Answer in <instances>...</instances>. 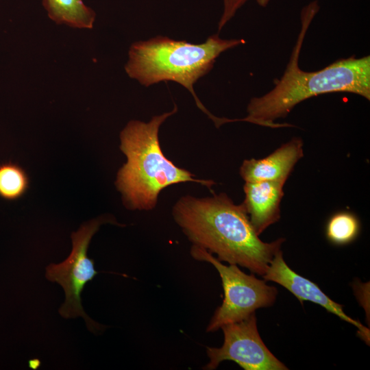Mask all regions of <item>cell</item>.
<instances>
[{
    "label": "cell",
    "instance_id": "obj_3",
    "mask_svg": "<svg viewBox=\"0 0 370 370\" xmlns=\"http://www.w3.org/2000/svg\"><path fill=\"white\" fill-rule=\"evenodd\" d=\"M177 111L175 105L171 111L156 115L147 123L130 121L121 131L120 149L127 162L119 170L115 184L127 209L153 210L160 193L173 184L193 182L210 189L215 184L211 180L195 178L192 173L169 160L162 151L160 127Z\"/></svg>",
    "mask_w": 370,
    "mask_h": 370
},
{
    "label": "cell",
    "instance_id": "obj_5",
    "mask_svg": "<svg viewBox=\"0 0 370 370\" xmlns=\"http://www.w3.org/2000/svg\"><path fill=\"white\" fill-rule=\"evenodd\" d=\"M190 254L198 261L213 265L221 279L224 297L212 317L207 332H215L225 324L239 321L254 313L257 309L273 305L278 289L254 273L246 274L236 264H223L213 254L192 245Z\"/></svg>",
    "mask_w": 370,
    "mask_h": 370
},
{
    "label": "cell",
    "instance_id": "obj_1",
    "mask_svg": "<svg viewBox=\"0 0 370 370\" xmlns=\"http://www.w3.org/2000/svg\"><path fill=\"white\" fill-rule=\"evenodd\" d=\"M173 218L192 245L202 248L221 262L236 264L263 275L285 241L263 242L254 230L243 204L225 194L198 198L181 197Z\"/></svg>",
    "mask_w": 370,
    "mask_h": 370
},
{
    "label": "cell",
    "instance_id": "obj_10",
    "mask_svg": "<svg viewBox=\"0 0 370 370\" xmlns=\"http://www.w3.org/2000/svg\"><path fill=\"white\" fill-rule=\"evenodd\" d=\"M284 184V182L273 181L245 183V199L242 204L258 236L280 220Z\"/></svg>",
    "mask_w": 370,
    "mask_h": 370
},
{
    "label": "cell",
    "instance_id": "obj_8",
    "mask_svg": "<svg viewBox=\"0 0 370 370\" xmlns=\"http://www.w3.org/2000/svg\"><path fill=\"white\" fill-rule=\"evenodd\" d=\"M262 277L265 281L275 282L286 288L301 303L309 301L319 304L341 319L354 325L358 329L361 337L367 343L369 341V330L347 315L343 306L332 300L317 284L293 271L284 261L281 250L275 254Z\"/></svg>",
    "mask_w": 370,
    "mask_h": 370
},
{
    "label": "cell",
    "instance_id": "obj_9",
    "mask_svg": "<svg viewBox=\"0 0 370 370\" xmlns=\"http://www.w3.org/2000/svg\"><path fill=\"white\" fill-rule=\"evenodd\" d=\"M304 143L294 137L261 159H246L239 169L245 182L273 181L286 183L297 162L304 156Z\"/></svg>",
    "mask_w": 370,
    "mask_h": 370
},
{
    "label": "cell",
    "instance_id": "obj_15",
    "mask_svg": "<svg viewBox=\"0 0 370 370\" xmlns=\"http://www.w3.org/2000/svg\"><path fill=\"white\" fill-rule=\"evenodd\" d=\"M271 0H256L257 3L261 7H266Z\"/></svg>",
    "mask_w": 370,
    "mask_h": 370
},
{
    "label": "cell",
    "instance_id": "obj_11",
    "mask_svg": "<svg viewBox=\"0 0 370 370\" xmlns=\"http://www.w3.org/2000/svg\"><path fill=\"white\" fill-rule=\"evenodd\" d=\"M48 16L58 25L91 29L96 14L82 0H42Z\"/></svg>",
    "mask_w": 370,
    "mask_h": 370
},
{
    "label": "cell",
    "instance_id": "obj_13",
    "mask_svg": "<svg viewBox=\"0 0 370 370\" xmlns=\"http://www.w3.org/2000/svg\"><path fill=\"white\" fill-rule=\"evenodd\" d=\"M29 187V177L25 171L16 163L0 164V197L6 200L21 197Z\"/></svg>",
    "mask_w": 370,
    "mask_h": 370
},
{
    "label": "cell",
    "instance_id": "obj_14",
    "mask_svg": "<svg viewBox=\"0 0 370 370\" xmlns=\"http://www.w3.org/2000/svg\"><path fill=\"white\" fill-rule=\"evenodd\" d=\"M248 0H222L223 12L218 23V29L219 32L227 23L234 17L237 11Z\"/></svg>",
    "mask_w": 370,
    "mask_h": 370
},
{
    "label": "cell",
    "instance_id": "obj_7",
    "mask_svg": "<svg viewBox=\"0 0 370 370\" xmlns=\"http://www.w3.org/2000/svg\"><path fill=\"white\" fill-rule=\"evenodd\" d=\"M220 329L223 333V343L220 347H206L209 362L204 369H215L225 360L233 361L245 370L288 369L262 341L255 312L239 321L225 324Z\"/></svg>",
    "mask_w": 370,
    "mask_h": 370
},
{
    "label": "cell",
    "instance_id": "obj_6",
    "mask_svg": "<svg viewBox=\"0 0 370 370\" xmlns=\"http://www.w3.org/2000/svg\"><path fill=\"white\" fill-rule=\"evenodd\" d=\"M108 223L120 225L110 215L99 217L82 225L71 234L73 247L70 255L63 262L51 263L46 267V278L57 282L64 291L65 300L59 308L60 314L64 319L82 317L87 328L95 334L103 330L106 326L95 322L86 314L82 305L81 293L86 283L99 273L95 269L94 260L87 255L90 240L100 225Z\"/></svg>",
    "mask_w": 370,
    "mask_h": 370
},
{
    "label": "cell",
    "instance_id": "obj_12",
    "mask_svg": "<svg viewBox=\"0 0 370 370\" xmlns=\"http://www.w3.org/2000/svg\"><path fill=\"white\" fill-rule=\"evenodd\" d=\"M360 231V222L353 213L339 212L328 220L325 234L330 242L336 245H344L354 241Z\"/></svg>",
    "mask_w": 370,
    "mask_h": 370
},
{
    "label": "cell",
    "instance_id": "obj_2",
    "mask_svg": "<svg viewBox=\"0 0 370 370\" xmlns=\"http://www.w3.org/2000/svg\"><path fill=\"white\" fill-rule=\"evenodd\" d=\"M319 10L317 1L310 3L301 12V30L288 63L280 79L269 92L251 99L247 116L235 119L269 127H291L275 123L286 117L294 107L310 97L324 93L346 92L370 99V57L352 56L338 60L317 71L308 72L299 66V57L308 29Z\"/></svg>",
    "mask_w": 370,
    "mask_h": 370
},
{
    "label": "cell",
    "instance_id": "obj_4",
    "mask_svg": "<svg viewBox=\"0 0 370 370\" xmlns=\"http://www.w3.org/2000/svg\"><path fill=\"white\" fill-rule=\"evenodd\" d=\"M245 42L243 39H222L217 34L201 44L158 36L131 45L125 69L129 77L145 86L166 81L180 84L210 118L212 114L198 99L193 86L212 69L221 53Z\"/></svg>",
    "mask_w": 370,
    "mask_h": 370
}]
</instances>
